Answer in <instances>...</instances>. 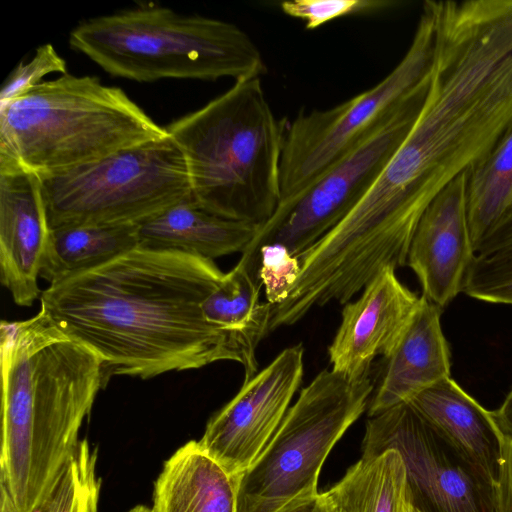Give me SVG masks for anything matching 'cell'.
<instances>
[{"mask_svg":"<svg viewBox=\"0 0 512 512\" xmlns=\"http://www.w3.org/2000/svg\"><path fill=\"white\" fill-rule=\"evenodd\" d=\"M1 483L18 512H32L80 440L104 389L97 354L64 333L44 309L0 323Z\"/></svg>","mask_w":512,"mask_h":512,"instance_id":"2","label":"cell"},{"mask_svg":"<svg viewBox=\"0 0 512 512\" xmlns=\"http://www.w3.org/2000/svg\"><path fill=\"white\" fill-rule=\"evenodd\" d=\"M260 279L265 288L267 302L281 303L297 279L300 266L296 256L279 245L266 246L260 254Z\"/></svg>","mask_w":512,"mask_h":512,"instance_id":"26","label":"cell"},{"mask_svg":"<svg viewBox=\"0 0 512 512\" xmlns=\"http://www.w3.org/2000/svg\"><path fill=\"white\" fill-rule=\"evenodd\" d=\"M129 512H152V510L144 506H137L131 509Z\"/></svg>","mask_w":512,"mask_h":512,"instance_id":"32","label":"cell"},{"mask_svg":"<svg viewBox=\"0 0 512 512\" xmlns=\"http://www.w3.org/2000/svg\"><path fill=\"white\" fill-rule=\"evenodd\" d=\"M223 276L211 259L137 247L49 285L40 302L64 333L99 356L104 387L114 376L149 379L223 360L244 368L238 346L202 313Z\"/></svg>","mask_w":512,"mask_h":512,"instance_id":"1","label":"cell"},{"mask_svg":"<svg viewBox=\"0 0 512 512\" xmlns=\"http://www.w3.org/2000/svg\"><path fill=\"white\" fill-rule=\"evenodd\" d=\"M441 311L421 295L408 326L386 358L379 386L369 401V416L450 377V349L441 327Z\"/></svg>","mask_w":512,"mask_h":512,"instance_id":"15","label":"cell"},{"mask_svg":"<svg viewBox=\"0 0 512 512\" xmlns=\"http://www.w3.org/2000/svg\"><path fill=\"white\" fill-rule=\"evenodd\" d=\"M406 402L497 483L504 433L493 411L482 407L451 377L419 391Z\"/></svg>","mask_w":512,"mask_h":512,"instance_id":"16","label":"cell"},{"mask_svg":"<svg viewBox=\"0 0 512 512\" xmlns=\"http://www.w3.org/2000/svg\"><path fill=\"white\" fill-rule=\"evenodd\" d=\"M0 490V512H18L7 488L2 483L0 484Z\"/></svg>","mask_w":512,"mask_h":512,"instance_id":"31","label":"cell"},{"mask_svg":"<svg viewBox=\"0 0 512 512\" xmlns=\"http://www.w3.org/2000/svg\"><path fill=\"white\" fill-rule=\"evenodd\" d=\"M331 504V503H330ZM332 506V505H331ZM332 512H338L333 506H332Z\"/></svg>","mask_w":512,"mask_h":512,"instance_id":"34","label":"cell"},{"mask_svg":"<svg viewBox=\"0 0 512 512\" xmlns=\"http://www.w3.org/2000/svg\"><path fill=\"white\" fill-rule=\"evenodd\" d=\"M467 172L428 205L408 251L406 265L416 274L422 295L441 309L462 292L466 272L476 255L467 221Z\"/></svg>","mask_w":512,"mask_h":512,"instance_id":"13","label":"cell"},{"mask_svg":"<svg viewBox=\"0 0 512 512\" xmlns=\"http://www.w3.org/2000/svg\"><path fill=\"white\" fill-rule=\"evenodd\" d=\"M498 512H512V435L504 433L497 479Z\"/></svg>","mask_w":512,"mask_h":512,"instance_id":"27","label":"cell"},{"mask_svg":"<svg viewBox=\"0 0 512 512\" xmlns=\"http://www.w3.org/2000/svg\"><path fill=\"white\" fill-rule=\"evenodd\" d=\"M462 292L480 301L512 305V242L476 254L466 272Z\"/></svg>","mask_w":512,"mask_h":512,"instance_id":"23","label":"cell"},{"mask_svg":"<svg viewBox=\"0 0 512 512\" xmlns=\"http://www.w3.org/2000/svg\"><path fill=\"white\" fill-rule=\"evenodd\" d=\"M40 177L50 229L140 225L192 199L185 158L169 134L97 162Z\"/></svg>","mask_w":512,"mask_h":512,"instance_id":"7","label":"cell"},{"mask_svg":"<svg viewBox=\"0 0 512 512\" xmlns=\"http://www.w3.org/2000/svg\"><path fill=\"white\" fill-rule=\"evenodd\" d=\"M493 415L503 433L512 435V389Z\"/></svg>","mask_w":512,"mask_h":512,"instance_id":"30","label":"cell"},{"mask_svg":"<svg viewBox=\"0 0 512 512\" xmlns=\"http://www.w3.org/2000/svg\"><path fill=\"white\" fill-rule=\"evenodd\" d=\"M429 83L430 79L389 107L316 183L280 201L238 263L260 277L262 248L279 245L297 256L340 223L368 192L410 132Z\"/></svg>","mask_w":512,"mask_h":512,"instance_id":"8","label":"cell"},{"mask_svg":"<svg viewBox=\"0 0 512 512\" xmlns=\"http://www.w3.org/2000/svg\"><path fill=\"white\" fill-rule=\"evenodd\" d=\"M139 225H73L50 229L40 277L54 284L102 266L139 245Z\"/></svg>","mask_w":512,"mask_h":512,"instance_id":"19","label":"cell"},{"mask_svg":"<svg viewBox=\"0 0 512 512\" xmlns=\"http://www.w3.org/2000/svg\"><path fill=\"white\" fill-rule=\"evenodd\" d=\"M325 495L338 512H407L410 492L399 452L361 458Z\"/></svg>","mask_w":512,"mask_h":512,"instance_id":"20","label":"cell"},{"mask_svg":"<svg viewBox=\"0 0 512 512\" xmlns=\"http://www.w3.org/2000/svg\"><path fill=\"white\" fill-rule=\"evenodd\" d=\"M96 464L97 449L80 441L32 512H97L101 479Z\"/></svg>","mask_w":512,"mask_h":512,"instance_id":"22","label":"cell"},{"mask_svg":"<svg viewBox=\"0 0 512 512\" xmlns=\"http://www.w3.org/2000/svg\"><path fill=\"white\" fill-rule=\"evenodd\" d=\"M397 2L386 0H293L280 4L281 11L304 22L305 28L316 29L344 16L386 10Z\"/></svg>","mask_w":512,"mask_h":512,"instance_id":"24","label":"cell"},{"mask_svg":"<svg viewBox=\"0 0 512 512\" xmlns=\"http://www.w3.org/2000/svg\"><path fill=\"white\" fill-rule=\"evenodd\" d=\"M168 135L118 87L63 74L0 105V163L48 176Z\"/></svg>","mask_w":512,"mask_h":512,"instance_id":"4","label":"cell"},{"mask_svg":"<svg viewBox=\"0 0 512 512\" xmlns=\"http://www.w3.org/2000/svg\"><path fill=\"white\" fill-rule=\"evenodd\" d=\"M434 49L435 21L427 0L407 52L384 79L333 108L300 111L288 122L280 165V201L316 183L389 107L428 81Z\"/></svg>","mask_w":512,"mask_h":512,"instance_id":"9","label":"cell"},{"mask_svg":"<svg viewBox=\"0 0 512 512\" xmlns=\"http://www.w3.org/2000/svg\"><path fill=\"white\" fill-rule=\"evenodd\" d=\"M69 43L107 73L137 82L237 81L267 71L259 48L237 25L155 4L89 18L70 32Z\"/></svg>","mask_w":512,"mask_h":512,"instance_id":"5","label":"cell"},{"mask_svg":"<svg viewBox=\"0 0 512 512\" xmlns=\"http://www.w3.org/2000/svg\"><path fill=\"white\" fill-rule=\"evenodd\" d=\"M49 233L41 177L0 163V278L19 306L41 296L38 278Z\"/></svg>","mask_w":512,"mask_h":512,"instance_id":"14","label":"cell"},{"mask_svg":"<svg viewBox=\"0 0 512 512\" xmlns=\"http://www.w3.org/2000/svg\"><path fill=\"white\" fill-rule=\"evenodd\" d=\"M259 226L212 214L194 200L177 203L138 228V247L178 251L207 259L247 249Z\"/></svg>","mask_w":512,"mask_h":512,"instance_id":"17","label":"cell"},{"mask_svg":"<svg viewBox=\"0 0 512 512\" xmlns=\"http://www.w3.org/2000/svg\"><path fill=\"white\" fill-rule=\"evenodd\" d=\"M275 512H332V506L325 493L299 497Z\"/></svg>","mask_w":512,"mask_h":512,"instance_id":"29","label":"cell"},{"mask_svg":"<svg viewBox=\"0 0 512 512\" xmlns=\"http://www.w3.org/2000/svg\"><path fill=\"white\" fill-rule=\"evenodd\" d=\"M287 124L256 77L235 81L165 128L185 158L193 200L212 214L260 227L281 200Z\"/></svg>","mask_w":512,"mask_h":512,"instance_id":"3","label":"cell"},{"mask_svg":"<svg viewBox=\"0 0 512 512\" xmlns=\"http://www.w3.org/2000/svg\"><path fill=\"white\" fill-rule=\"evenodd\" d=\"M371 378L324 369L304 387L257 460L236 481L237 512H275L318 493L321 467L371 398Z\"/></svg>","mask_w":512,"mask_h":512,"instance_id":"6","label":"cell"},{"mask_svg":"<svg viewBox=\"0 0 512 512\" xmlns=\"http://www.w3.org/2000/svg\"><path fill=\"white\" fill-rule=\"evenodd\" d=\"M152 512H237L235 479L190 441L164 464L154 487Z\"/></svg>","mask_w":512,"mask_h":512,"instance_id":"18","label":"cell"},{"mask_svg":"<svg viewBox=\"0 0 512 512\" xmlns=\"http://www.w3.org/2000/svg\"><path fill=\"white\" fill-rule=\"evenodd\" d=\"M362 457L401 455L411 501L422 512H498L496 482L407 402L369 416Z\"/></svg>","mask_w":512,"mask_h":512,"instance_id":"10","label":"cell"},{"mask_svg":"<svg viewBox=\"0 0 512 512\" xmlns=\"http://www.w3.org/2000/svg\"><path fill=\"white\" fill-rule=\"evenodd\" d=\"M51 73H67L66 61L52 44L38 47L28 62L19 63L4 81L0 92V105L28 92L42 83V79Z\"/></svg>","mask_w":512,"mask_h":512,"instance_id":"25","label":"cell"},{"mask_svg":"<svg viewBox=\"0 0 512 512\" xmlns=\"http://www.w3.org/2000/svg\"><path fill=\"white\" fill-rule=\"evenodd\" d=\"M407 512H422L416 506L413 505V503L411 501V497H410V500L408 502Z\"/></svg>","mask_w":512,"mask_h":512,"instance_id":"33","label":"cell"},{"mask_svg":"<svg viewBox=\"0 0 512 512\" xmlns=\"http://www.w3.org/2000/svg\"><path fill=\"white\" fill-rule=\"evenodd\" d=\"M510 242H512V210L484 238L475 252L476 254L488 253Z\"/></svg>","mask_w":512,"mask_h":512,"instance_id":"28","label":"cell"},{"mask_svg":"<svg viewBox=\"0 0 512 512\" xmlns=\"http://www.w3.org/2000/svg\"><path fill=\"white\" fill-rule=\"evenodd\" d=\"M467 221L474 251L512 210V129L467 172ZM476 253V252H475Z\"/></svg>","mask_w":512,"mask_h":512,"instance_id":"21","label":"cell"},{"mask_svg":"<svg viewBox=\"0 0 512 512\" xmlns=\"http://www.w3.org/2000/svg\"><path fill=\"white\" fill-rule=\"evenodd\" d=\"M420 297L398 279L395 268H383L355 301L344 304L328 346L331 369L354 381L370 378L372 362L391 354Z\"/></svg>","mask_w":512,"mask_h":512,"instance_id":"12","label":"cell"},{"mask_svg":"<svg viewBox=\"0 0 512 512\" xmlns=\"http://www.w3.org/2000/svg\"><path fill=\"white\" fill-rule=\"evenodd\" d=\"M303 373V346L284 349L244 380L238 393L207 423L198 442L234 479L250 468L273 438Z\"/></svg>","mask_w":512,"mask_h":512,"instance_id":"11","label":"cell"}]
</instances>
